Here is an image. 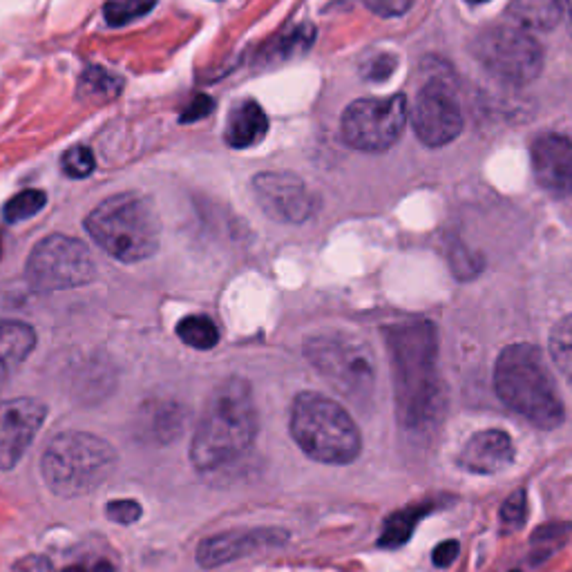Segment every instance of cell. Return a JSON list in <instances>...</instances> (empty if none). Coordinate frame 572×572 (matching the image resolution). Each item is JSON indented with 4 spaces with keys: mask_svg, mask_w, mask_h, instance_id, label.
I'll use <instances>...</instances> for the list:
<instances>
[{
    "mask_svg": "<svg viewBox=\"0 0 572 572\" xmlns=\"http://www.w3.org/2000/svg\"><path fill=\"white\" fill-rule=\"evenodd\" d=\"M472 54L494 79L526 85L543 70V50L537 38L519 25H490L474 36Z\"/></svg>",
    "mask_w": 572,
    "mask_h": 572,
    "instance_id": "obj_8",
    "label": "cell"
},
{
    "mask_svg": "<svg viewBox=\"0 0 572 572\" xmlns=\"http://www.w3.org/2000/svg\"><path fill=\"white\" fill-rule=\"evenodd\" d=\"M215 103L211 97H206V94H199L193 101H190V106L181 114V121L188 123V121H197V119H204L208 114L213 112Z\"/></svg>",
    "mask_w": 572,
    "mask_h": 572,
    "instance_id": "obj_30",
    "label": "cell"
},
{
    "mask_svg": "<svg viewBox=\"0 0 572 572\" xmlns=\"http://www.w3.org/2000/svg\"><path fill=\"white\" fill-rule=\"evenodd\" d=\"M266 132H269V119H266L260 103L244 101L228 117L224 139L231 148L244 150L260 143Z\"/></svg>",
    "mask_w": 572,
    "mask_h": 572,
    "instance_id": "obj_18",
    "label": "cell"
},
{
    "mask_svg": "<svg viewBox=\"0 0 572 572\" xmlns=\"http://www.w3.org/2000/svg\"><path fill=\"white\" fill-rule=\"evenodd\" d=\"M392 356L396 414L405 429H425L445 409L443 383L438 378L436 329L429 322H409L387 331Z\"/></svg>",
    "mask_w": 572,
    "mask_h": 572,
    "instance_id": "obj_1",
    "label": "cell"
},
{
    "mask_svg": "<svg viewBox=\"0 0 572 572\" xmlns=\"http://www.w3.org/2000/svg\"><path fill=\"white\" fill-rule=\"evenodd\" d=\"M494 389L505 407L539 429H555L564 423L559 389L535 345L517 342L501 351L494 365Z\"/></svg>",
    "mask_w": 572,
    "mask_h": 572,
    "instance_id": "obj_3",
    "label": "cell"
},
{
    "mask_svg": "<svg viewBox=\"0 0 572 572\" xmlns=\"http://www.w3.org/2000/svg\"><path fill=\"white\" fill-rule=\"evenodd\" d=\"M61 572H117L110 561L106 559H97V561H85V564H74L63 568Z\"/></svg>",
    "mask_w": 572,
    "mask_h": 572,
    "instance_id": "obj_33",
    "label": "cell"
},
{
    "mask_svg": "<svg viewBox=\"0 0 572 572\" xmlns=\"http://www.w3.org/2000/svg\"><path fill=\"white\" fill-rule=\"evenodd\" d=\"M289 429L295 445L318 463L349 465L360 456L362 436L356 421L338 400L324 394L295 396Z\"/></svg>",
    "mask_w": 572,
    "mask_h": 572,
    "instance_id": "obj_5",
    "label": "cell"
},
{
    "mask_svg": "<svg viewBox=\"0 0 572 572\" xmlns=\"http://www.w3.org/2000/svg\"><path fill=\"white\" fill-rule=\"evenodd\" d=\"M416 137L427 148H443L463 132V112L454 92L445 83L432 81L418 92L409 112Z\"/></svg>",
    "mask_w": 572,
    "mask_h": 572,
    "instance_id": "obj_11",
    "label": "cell"
},
{
    "mask_svg": "<svg viewBox=\"0 0 572 572\" xmlns=\"http://www.w3.org/2000/svg\"><path fill=\"white\" fill-rule=\"evenodd\" d=\"M467 3H472V5H481V3H488V0H467Z\"/></svg>",
    "mask_w": 572,
    "mask_h": 572,
    "instance_id": "obj_35",
    "label": "cell"
},
{
    "mask_svg": "<svg viewBox=\"0 0 572 572\" xmlns=\"http://www.w3.org/2000/svg\"><path fill=\"white\" fill-rule=\"evenodd\" d=\"M123 90V79L119 74L108 72L99 68V65H90L85 68V72L79 76V88L76 94L83 101L92 103H108L114 101Z\"/></svg>",
    "mask_w": 572,
    "mask_h": 572,
    "instance_id": "obj_22",
    "label": "cell"
},
{
    "mask_svg": "<svg viewBox=\"0 0 572 572\" xmlns=\"http://www.w3.org/2000/svg\"><path fill=\"white\" fill-rule=\"evenodd\" d=\"M526 514H528V497L526 490H517L512 492L508 499L503 501L499 519H501V530L503 532H517L523 528L526 523Z\"/></svg>",
    "mask_w": 572,
    "mask_h": 572,
    "instance_id": "obj_28",
    "label": "cell"
},
{
    "mask_svg": "<svg viewBox=\"0 0 572 572\" xmlns=\"http://www.w3.org/2000/svg\"><path fill=\"white\" fill-rule=\"evenodd\" d=\"M157 0H110L103 7V14H106V21L112 27H121L135 21V18L148 14L152 7H155Z\"/></svg>",
    "mask_w": 572,
    "mask_h": 572,
    "instance_id": "obj_26",
    "label": "cell"
},
{
    "mask_svg": "<svg viewBox=\"0 0 572 572\" xmlns=\"http://www.w3.org/2000/svg\"><path fill=\"white\" fill-rule=\"evenodd\" d=\"M409 117L405 94L358 99L342 114V137L362 152H385L396 146Z\"/></svg>",
    "mask_w": 572,
    "mask_h": 572,
    "instance_id": "obj_10",
    "label": "cell"
},
{
    "mask_svg": "<svg viewBox=\"0 0 572 572\" xmlns=\"http://www.w3.org/2000/svg\"><path fill=\"white\" fill-rule=\"evenodd\" d=\"M512 572H519V570H512Z\"/></svg>",
    "mask_w": 572,
    "mask_h": 572,
    "instance_id": "obj_36",
    "label": "cell"
},
{
    "mask_svg": "<svg viewBox=\"0 0 572 572\" xmlns=\"http://www.w3.org/2000/svg\"><path fill=\"white\" fill-rule=\"evenodd\" d=\"M304 356L345 400L365 405L374 396L376 362L367 342L351 333H318L304 342Z\"/></svg>",
    "mask_w": 572,
    "mask_h": 572,
    "instance_id": "obj_7",
    "label": "cell"
},
{
    "mask_svg": "<svg viewBox=\"0 0 572 572\" xmlns=\"http://www.w3.org/2000/svg\"><path fill=\"white\" fill-rule=\"evenodd\" d=\"M532 170L546 190L572 193V139L564 135H541L535 139Z\"/></svg>",
    "mask_w": 572,
    "mask_h": 572,
    "instance_id": "obj_15",
    "label": "cell"
},
{
    "mask_svg": "<svg viewBox=\"0 0 572 572\" xmlns=\"http://www.w3.org/2000/svg\"><path fill=\"white\" fill-rule=\"evenodd\" d=\"M394 68H396V59H394V56L380 54L378 59L367 63L365 74L369 76V79H387V76L392 74Z\"/></svg>",
    "mask_w": 572,
    "mask_h": 572,
    "instance_id": "obj_32",
    "label": "cell"
},
{
    "mask_svg": "<svg viewBox=\"0 0 572 572\" xmlns=\"http://www.w3.org/2000/svg\"><path fill=\"white\" fill-rule=\"evenodd\" d=\"M510 14L523 30H552L561 18L559 0H512Z\"/></svg>",
    "mask_w": 572,
    "mask_h": 572,
    "instance_id": "obj_21",
    "label": "cell"
},
{
    "mask_svg": "<svg viewBox=\"0 0 572 572\" xmlns=\"http://www.w3.org/2000/svg\"><path fill=\"white\" fill-rule=\"evenodd\" d=\"M514 461V445L510 434L503 429H483L476 432L470 441L463 445L459 454V467L470 474H499Z\"/></svg>",
    "mask_w": 572,
    "mask_h": 572,
    "instance_id": "obj_16",
    "label": "cell"
},
{
    "mask_svg": "<svg viewBox=\"0 0 572 572\" xmlns=\"http://www.w3.org/2000/svg\"><path fill=\"white\" fill-rule=\"evenodd\" d=\"M570 528H572L570 523L557 521L535 530V535H532V559H535V564L552 557L561 546H564Z\"/></svg>",
    "mask_w": 572,
    "mask_h": 572,
    "instance_id": "obj_24",
    "label": "cell"
},
{
    "mask_svg": "<svg viewBox=\"0 0 572 572\" xmlns=\"http://www.w3.org/2000/svg\"><path fill=\"white\" fill-rule=\"evenodd\" d=\"M97 264L88 246L68 235H50L27 257L25 278L38 293L76 289L94 280Z\"/></svg>",
    "mask_w": 572,
    "mask_h": 572,
    "instance_id": "obj_9",
    "label": "cell"
},
{
    "mask_svg": "<svg viewBox=\"0 0 572 572\" xmlns=\"http://www.w3.org/2000/svg\"><path fill=\"white\" fill-rule=\"evenodd\" d=\"M36 347V331L30 324L7 320L0 322V389H3L18 367L30 358Z\"/></svg>",
    "mask_w": 572,
    "mask_h": 572,
    "instance_id": "obj_17",
    "label": "cell"
},
{
    "mask_svg": "<svg viewBox=\"0 0 572 572\" xmlns=\"http://www.w3.org/2000/svg\"><path fill=\"white\" fill-rule=\"evenodd\" d=\"M257 407L244 378H226L208 396L190 441V463L199 472H215L235 463L257 438Z\"/></svg>",
    "mask_w": 572,
    "mask_h": 572,
    "instance_id": "obj_2",
    "label": "cell"
},
{
    "mask_svg": "<svg viewBox=\"0 0 572 572\" xmlns=\"http://www.w3.org/2000/svg\"><path fill=\"white\" fill-rule=\"evenodd\" d=\"M181 427H184V412L177 405L161 403L155 409H146V412L141 409L139 429L146 441L168 443L181 434Z\"/></svg>",
    "mask_w": 572,
    "mask_h": 572,
    "instance_id": "obj_20",
    "label": "cell"
},
{
    "mask_svg": "<svg viewBox=\"0 0 572 572\" xmlns=\"http://www.w3.org/2000/svg\"><path fill=\"white\" fill-rule=\"evenodd\" d=\"M253 193L262 211L275 222L302 224L316 211V199L309 193L307 184L286 170L257 175L253 179Z\"/></svg>",
    "mask_w": 572,
    "mask_h": 572,
    "instance_id": "obj_12",
    "label": "cell"
},
{
    "mask_svg": "<svg viewBox=\"0 0 572 572\" xmlns=\"http://www.w3.org/2000/svg\"><path fill=\"white\" fill-rule=\"evenodd\" d=\"M177 336L188 347L197 351H208L217 347L219 329L208 316H186L177 324Z\"/></svg>",
    "mask_w": 572,
    "mask_h": 572,
    "instance_id": "obj_23",
    "label": "cell"
},
{
    "mask_svg": "<svg viewBox=\"0 0 572 572\" xmlns=\"http://www.w3.org/2000/svg\"><path fill=\"white\" fill-rule=\"evenodd\" d=\"M47 418V407L38 398L21 396L0 403V470H12L30 450L38 429Z\"/></svg>",
    "mask_w": 572,
    "mask_h": 572,
    "instance_id": "obj_13",
    "label": "cell"
},
{
    "mask_svg": "<svg viewBox=\"0 0 572 572\" xmlns=\"http://www.w3.org/2000/svg\"><path fill=\"white\" fill-rule=\"evenodd\" d=\"M289 541V532L282 528H244L228 530L222 535L208 537L197 546V564L211 570L246 557L260 555L275 548H282Z\"/></svg>",
    "mask_w": 572,
    "mask_h": 572,
    "instance_id": "obj_14",
    "label": "cell"
},
{
    "mask_svg": "<svg viewBox=\"0 0 572 572\" xmlns=\"http://www.w3.org/2000/svg\"><path fill=\"white\" fill-rule=\"evenodd\" d=\"M459 541H454V539H447L443 543H438V546L434 548V566L438 568H450L456 557H459Z\"/></svg>",
    "mask_w": 572,
    "mask_h": 572,
    "instance_id": "obj_31",
    "label": "cell"
},
{
    "mask_svg": "<svg viewBox=\"0 0 572 572\" xmlns=\"http://www.w3.org/2000/svg\"><path fill=\"white\" fill-rule=\"evenodd\" d=\"M141 505L132 499H114L106 505V517L119 526H132L141 517Z\"/></svg>",
    "mask_w": 572,
    "mask_h": 572,
    "instance_id": "obj_29",
    "label": "cell"
},
{
    "mask_svg": "<svg viewBox=\"0 0 572 572\" xmlns=\"http://www.w3.org/2000/svg\"><path fill=\"white\" fill-rule=\"evenodd\" d=\"M45 204H47V195L43 193V190H36V188L23 190V193H18L5 204L3 217L9 224H21L25 222V219L41 213Z\"/></svg>",
    "mask_w": 572,
    "mask_h": 572,
    "instance_id": "obj_25",
    "label": "cell"
},
{
    "mask_svg": "<svg viewBox=\"0 0 572 572\" xmlns=\"http://www.w3.org/2000/svg\"><path fill=\"white\" fill-rule=\"evenodd\" d=\"M559 7H561V14H566L570 30H572V0H559Z\"/></svg>",
    "mask_w": 572,
    "mask_h": 572,
    "instance_id": "obj_34",
    "label": "cell"
},
{
    "mask_svg": "<svg viewBox=\"0 0 572 572\" xmlns=\"http://www.w3.org/2000/svg\"><path fill=\"white\" fill-rule=\"evenodd\" d=\"M117 463V452L106 438L68 429L47 443L41 476L56 497L76 499L99 490L117 470Z\"/></svg>",
    "mask_w": 572,
    "mask_h": 572,
    "instance_id": "obj_4",
    "label": "cell"
},
{
    "mask_svg": "<svg viewBox=\"0 0 572 572\" xmlns=\"http://www.w3.org/2000/svg\"><path fill=\"white\" fill-rule=\"evenodd\" d=\"M61 168L63 173L72 179H85L94 173L97 168V159H94V152L88 146H72L70 150H65V155L61 157Z\"/></svg>",
    "mask_w": 572,
    "mask_h": 572,
    "instance_id": "obj_27",
    "label": "cell"
},
{
    "mask_svg": "<svg viewBox=\"0 0 572 572\" xmlns=\"http://www.w3.org/2000/svg\"><path fill=\"white\" fill-rule=\"evenodd\" d=\"M85 231L119 262H143L157 253L161 226L148 197L121 193L108 197L85 217Z\"/></svg>",
    "mask_w": 572,
    "mask_h": 572,
    "instance_id": "obj_6",
    "label": "cell"
},
{
    "mask_svg": "<svg viewBox=\"0 0 572 572\" xmlns=\"http://www.w3.org/2000/svg\"><path fill=\"white\" fill-rule=\"evenodd\" d=\"M432 510H434V503L425 501V503L407 505V508L389 514L383 523V532H380L378 546L387 548V550H396L400 546H405V543L412 539L418 523H421L425 514H429Z\"/></svg>",
    "mask_w": 572,
    "mask_h": 572,
    "instance_id": "obj_19",
    "label": "cell"
}]
</instances>
